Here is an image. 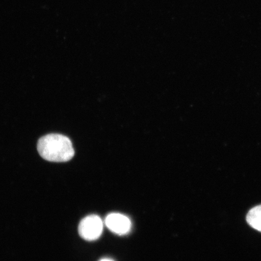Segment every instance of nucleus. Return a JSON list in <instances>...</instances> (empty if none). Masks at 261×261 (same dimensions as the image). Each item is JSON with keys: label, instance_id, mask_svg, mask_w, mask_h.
Wrapping results in <instances>:
<instances>
[{"label": "nucleus", "instance_id": "obj_1", "mask_svg": "<svg viewBox=\"0 0 261 261\" xmlns=\"http://www.w3.org/2000/svg\"><path fill=\"white\" fill-rule=\"evenodd\" d=\"M37 149L42 158L51 162H67L74 155L70 139L59 134H50L42 137L38 140Z\"/></svg>", "mask_w": 261, "mask_h": 261}, {"label": "nucleus", "instance_id": "obj_2", "mask_svg": "<svg viewBox=\"0 0 261 261\" xmlns=\"http://www.w3.org/2000/svg\"><path fill=\"white\" fill-rule=\"evenodd\" d=\"M103 223L96 215H91L84 218L80 222L78 231L84 240L89 241H95L102 233Z\"/></svg>", "mask_w": 261, "mask_h": 261}, {"label": "nucleus", "instance_id": "obj_3", "mask_svg": "<svg viewBox=\"0 0 261 261\" xmlns=\"http://www.w3.org/2000/svg\"><path fill=\"white\" fill-rule=\"evenodd\" d=\"M105 224L110 231L118 236H125L129 232L132 227V223L128 217L117 213L108 215Z\"/></svg>", "mask_w": 261, "mask_h": 261}, {"label": "nucleus", "instance_id": "obj_4", "mask_svg": "<svg viewBox=\"0 0 261 261\" xmlns=\"http://www.w3.org/2000/svg\"><path fill=\"white\" fill-rule=\"evenodd\" d=\"M247 221L251 227L261 231V205L254 207L249 212Z\"/></svg>", "mask_w": 261, "mask_h": 261}, {"label": "nucleus", "instance_id": "obj_5", "mask_svg": "<svg viewBox=\"0 0 261 261\" xmlns=\"http://www.w3.org/2000/svg\"><path fill=\"white\" fill-rule=\"evenodd\" d=\"M100 261H114V260L110 259H103L100 260Z\"/></svg>", "mask_w": 261, "mask_h": 261}]
</instances>
